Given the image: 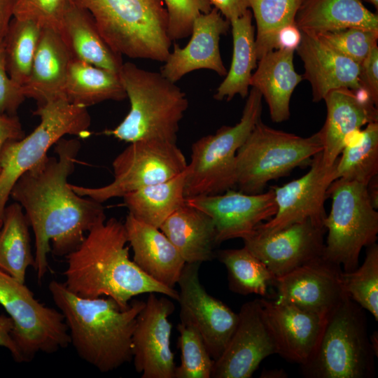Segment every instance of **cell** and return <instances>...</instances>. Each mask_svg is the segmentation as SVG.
I'll list each match as a JSON object with an SVG mask.
<instances>
[{
  "instance_id": "6da1fadb",
  "label": "cell",
  "mask_w": 378,
  "mask_h": 378,
  "mask_svg": "<svg viewBox=\"0 0 378 378\" xmlns=\"http://www.w3.org/2000/svg\"><path fill=\"white\" fill-rule=\"evenodd\" d=\"M80 148L78 139H60L55 144L58 158L47 155L25 172L10 192L34 234L33 267L38 281L48 270L50 252L66 256L81 243L85 232L106 220L102 203L78 195L67 182Z\"/></svg>"
},
{
  "instance_id": "7a4b0ae2",
  "label": "cell",
  "mask_w": 378,
  "mask_h": 378,
  "mask_svg": "<svg viewBox=\"0 0 378 378\" xmlns=\"http://www.w3.org/2000/svg\"><path fill=\"white\" fill-rule=\"evenodd\" d=\"M88 232L65 256L64 284L69 290L85 298H111L122 308L133 297L144 293L178 300V291L157 282L130 260L124 223L111 218Z\"/></svg>"
},
{
  "instance_id": "3957f363",
  "label": "cell",
  "mask_w": 378,
  "mask_h": 378,
  "mask_svg": "<svg viewBox=\"0 0 378 378\" xmlns=\"http://www.w3.org/2000/svg\"><path fill=\"white\" fill-rule=\"evenodd\" d=\"M48 289L81 359L102 372L117 370L132 360V335L144 301L134 300L122 308L111 298L80 297L55 280Z\"/></svg>"
},
{
  "instance_id": "277c9868",
  "label": "cell",
  "mask_w": 378,
  "mask_h": 378,
  "mask_svg": "<svg viewBox=\"0 0 378 378\" xmlns=\"http://www.w3.org/2000/svg\"><path fill=\"white\" fill-rule=\"evenodd\" d=\"M118 75L130 102L124 120L105 134L128 143L158 139L176 143L179 123L188 107L186 94L160 73L123 63Z\"/></svg>"
},
{
  "instance_id": "5b68a950",
  "label": "cell",
  "mask_w": 378,
  "mask_h": 378,
  "mask_svg": "<svg viewBox=\"0 0 378 378\" xmlns=\"http://www.w3.org/2000/svg\"><path fill=\"white\" fill-rule=\"evenodd\" d=\"M117 54L164 62L172 43L163 0H74Z\"/></svg>"
},
{
  "instance_id": "8992f818",
  "label": "cell",
  "mask_w": 378,
  "mask_h": 378,
  "mask_svg": "<svg viewBox=\"0 0 378 378\" xmlns=\"http://www.w3.org/2000/svg\"><path fill=\"white\" fill-rule=\"evenodd\" d=\"M375 358L365 309L347 296L329 314L316 348L300 371L307 378H372Z\"/></svg>"
},
{
  "instance_id": "52a82bcc",
  "label": "cell",
  "mask_w": 378,
  "mask_h": 378,
  "mask_svg": "<svg viewBox=\"0 0 378 378\" xmlns=\"http://www.w3.org/2000/svg\"><path fill=\"white\" fill-rule=\"evenodd\" d=\"M322 150L318 132L302 137L273 129L260 119L237 152L236 186L246 194L261 193L269 181L309 166Z\"/></svg>"
},
{
  "instance_id": "ba28073f",
  "label": "cell",
  "mask_w": 378,
  "mask_h": 378,
  "mask_svg": "<svg viewBox=\"0 0 378 378\" xmlns=\"http://www.w3.org/2000/svg\"><path fill=\"white\" fill-rule=\"evenodd\" d=\"M262 101L261 94L251 87L239 122L222 126L193 143L186 169V198L220 194L236 186V154L261 119Z\"/></svg>"
},
{
  "instance_id": "9c48e42d",
  "label": "cell",
  "mask_w": 378,
  "mask_h": 378,
  "mask_svg": "<svg viewBox=\"0 0 378 378\" xmlns=\"http://www.w3.org/2000/svg\"><path fill=\"white\" fill-rule=\"evenodd\" d=\"M34 114L40 123L27 136L6 142L0 153V220L18 178L40 162L49 148L66 134L85 138L90 134L87 107L65 98L38 106Z\"/></svg>"
},
{
  "instance_id": "30bf717a",
  "label": "cell",
  "mask_w": 378,
  "mask_h": 378,
  "mask_svg": "<svg viewBox=\"0 0 378 378\" xmlns=\"http://www.w3.org/2000/svg\"><path fill=\"white\" fill-rule=\"evenodd\" d=\"M332 198L323 225L328 232L323 257L350 272L359 265L360 253L377 240L378 212L365 185L344 178L328 189Z\"/></svg>"
},
{
  "instance_id": "8fae6325",
  "label": "cell",
  "mask_w": 378,
  "mask_h": 378,
  "mask_svg": "<svg viewBox=\"0 0 378 378\" xmlns=\"http://www.w3.org/2000/svg\"><path fill=\"white\" fill-rule=\"evenodd\" d=\"M187 164L176 143L137 141L130 143L113 161L114 178L111 183L99 188L69 186L78 195L102 203L169 180L183 172Z\"/></svg>"
},
{
  "instance_id": "7c38bea8",
  "label": "cell",
  "mask_w": 378,
  "mask_h": 378,
  "mask_svg": "<svg viewBox=\"0 0 378 378\" xmlns=\"http://www.w3.org/2000/svg\"><path fill=\"white\" fill-rule=\"evenodd\" d=\"M0 304L13 321L12 336L23 362L31 361L38 352L54 354L71 343L62 312L40 302L25 283L1 270Z\"/></svg>"
},
{
  "instance_id": "4fadbf2b",
  "label": "cell",
  "mask_w": 378,
  "mask_h": 378,
  "mask_svg": "<svg viewBox=\"0 0 378 378\" xmlns=\"http://www.w3.org/2000/svg\"><path fill=\"white\" fill-rule=\"evenodd\" d=\"M321 152L314 155L306 174L282 186L272 187L277 211L271 219L258 225L254 232L270 234L307 220L324 227L325 202L329 197L328 189L336 180L337 161L326 165Z\"/></svg>"
},
{
  "instance_id": "5bb4252c",
  "label": "cell",
  "mask_w": 378,
  "mask_h": 378,
  "mask_svg": "<svg viewBox=\"0 0 378 378\" xmlns=\"http://www.w3.org/2000/svg\"><path fill=\"white\" fill-rule=\"evenodd\" d=\"M200 263H186L177 284L181 322L195 328L202 335L211 358L221 355L239 321L220 300L209 295L199 277Z\"/></svg>"
},
{
  "instance_id": "9a60e30c",
  "label": "cell",
  "mask_w": 378,
  "mask_h": 378,
  "mask_svg": "<svg viewBox=\"0 0 378 378\" xmlns=\"http://www.w3.org/2000/svg\"><path fill=\"white\" fill-rule=\"evenodd\" d=\"M150 293L138 314L132 338V360L142 378H174L176 364L170 346L174 303Z\"/></svg>"
},
{
  "instance_id": "2e32d148",
  "label": "cell",
  "mask_w": 378,
  "mask_h": 378,
  "mask_svg": "<svg viewBox=\"0 0 378 378\" xmlns=\"http://www.w3.org/2000/svg\"><path fill=\"white\" fill-rule=\"evenodd\" d=\"M237 328L225 349L214 360L211 377L250 378L276 347L265 321L260 299L244 303Z\"/></svg>"
},
{
  "instance_id": "e0dca14e",
  "label": "cell",
  "mask_w": 378,
  "mask_h": 378,
  "mask_svg": "<svg viewBox=\"0 0 378 378\" xmlns=\"http://www.w3.org/2000/svg\"><path fill=\"white\" fill-rule=\"evenodd\" d=\"M342 267L323 256L276 277V301L328 316L346 297Z\"/></svg>"
},
{
  "instance_id": "ac0fdd59",
  "label": "cell",
  "mask_w": 378,
  "mask_h": 378,
  "mask_svg": "<svg viewBox=\"0 0 378 378\" xmlns=\"http://www.w3.org/2000/svg\"><path fill=\"white\" fill-rule=\"evenodd\" d=\"M186 202L213 219L218 244L234 238L246 237L260 223L271 219L277 211L272 188L258 194L230 189L220 194L186 198Z\"/></svg>"
},
{
  "instance_id": "d6986e66",
  "label": "cell",
  "mask_w": 378,
  "mask_h": 378,
  "mask_svg": "<svg viewBox=\"0 0 378 378\" xmlns=\"http://www.w3.org/2000/svg\"><path fill=\"white\" fill-rule=\"evenodd\" d=\"M324 227L307 220L270 234L255 232L242 239L244 246L276 276L323 256Z\"/></svg>"
},
{
  "instance_id": "ffe728a7",
  "label": "cell",
  "mask_w": 378,
  "mask_h": 378,
  "mask_svg": "<svg viewBox=\"0 0 378 378\" xmlns=\"http://www.w3.org/2000/svg\"><path fill=\"white\" fill-rule=\"evenodd\" d=\"M230 23L215 8L199 15L194 20L188 44L181 48L174 43L160 74L173 83L186 74L199 69H209L220 76L227 71L223 62L219 41L229 30Z\"/></svg>"
},
{
  "instance_id": "44dd1931",
  "label": "cell",
  "mask_w": 378,
  "mask_h": 378,
  "mask_svg": "<svg viewBox=\"0 0 378 378\" xmlns=\"http://www.w3.org/2000/svg\"><path fill=\"white\" fill-rule=\"evenodd\" d=\"M260 301L276 354L287 361L304 364L316 348L329 314L307 312L276 300Z\"/></svg>"
},
{
  "instance_id": "7402d4cb",
  "label": "cell",
  "mask_w": 378,
  "mask_h": 378,
  "mask_svg": "<svg viewBox=\"0 0 378 378\" xmlns=\"http://www.w3.org/2000/svg\"><path fill=\"white\" fill-rule=\"evenodd\" d=\"M323 100L327 116L318 132L323 144V161L331 166L356 131L370 122L378 121L377 105L363 88L335 89Z\"/></svg>"
},
{
  "instance_id": "603a6c76",
  "label": "cell",
  "mask_w": 378,
  "mask_h": 378,
  "mask_svg": "<svg viewBox=\"0 0 378 378\" xmlns=\"http://www.w3.org/2000/svg\"><path fill=\"white\" fill-rule=\"evenodd\" d=\"M302 32L295 50L303 62L304 79L311 84L312 100L318 102L335 89L362 88L360 64L341 54L316 36Z\"/></svg>"
},
{
  "instance_id": "cb8c5ba5",
  "label": "cell",
  "mask_w": 378,
  "mask_h": 378,
  "mask_svg": "<svg viewBox=\"0 0 378 378\" xmlns=\"http://www.w3.org/2000/svg\"><path fill=\"white\" fill-rule=\"evenodd\" d=\"M124 225L134 262L157 282L174 288L186 265L176 248L159 228L130 214Z\"/></svg>"
},
{
  "instance_id": "d4e9b609",
  "label": "cell",
  "mask_w": 378,
  "mask_h": 378,
  "mask_svg": "<svg viewBox=\"0 0 378 378\" xmlns=\"http://www.w3.org/2000/svg\"><path fill=\"white\" fill-rule=\"evenodd\" d=\"M71 59L61 34L42 29L29 78L22 86L26 98L34 99L38 106L65 98L64 86Z\"/></svg>"
},
{
  "instance_id": "484cf974",
  "label": "cell",
  "mask_w": 378,
  "mask_h": 378,
  "mask_svg": "<svg viewBox=\"0 0 378 378\" xmlns=\"http://www.w3.org/2000/svg\"><path fill=\"white\" fill-rule=\"evenodd\" d=\"M293 50L275 49L258 60L250 86L255 88L265 100L274 122L288 120L290 102L298 85L304 80L294 68Z\"/></svg>"
},
{
  "instance_id": "4316f807",
  "label": "cell",
  "mask_w": 378,
  "mask_h": 378,
  "mask_svg": "<svg viewBox=\"0 0 378 378\" xmlns=\"http://www.w3.org/2000/svg\"><path fill=\"white\" fill-rule=\"evenodd\" d=\"M176 248L186 263H202L216 258V230L213 219L202 211L184 204L159 228Z\"/></svg>"
},
{
  "instance_id": "83f0119b",
  "label": "cell",
  "mask_w": 378,
  "mask_h": 378,
  "mask_svg": "<svg viewBox=\"0 0 378 378\" xmlns=\"http://www.w3.org/2000/svg\"><path fill=\"white\" fill-rule=\"evenodd\" d=\"M295 23L309 34L349 27L378 31V15L361 0H305L298 10Z\"/></svg>"
},
{
  "instance_id": "f1b7e54d",
  "label": "cell",
  "mask_w": 378,
  "mask_h": 378,
  "mask_svg": "<svg viewBox=\"0 0 378 378\" xmlns=\"http://www.w3.org/2000/svg\"><path fill=\"white\" fill-rule=\"evenodd\" d=\"M61 36L72 58L118 73L122 56L115 52L102 36L90 13L75 4L64 19Z\"/></svg>"
},
{
  "instance_id": "f546056e",
  "label": "cell",
  "mask_w": 378,
  "mask_h": 378,
  "mask_svg": "<svg viewBox=\"0 0 378 378\" xmlns=\"http://www.w3.org/2000/svg\"><path fill=\"white\" fill-rule=\"evenodd\" d=\"M252 18V13L248 9L241 16L230 22L233 42L232 62L214 95L216 100L230 101L237 94L242 98L248 94L252 72L258 64Z\"/></svg>"
},
{
  "instance_id": "4dcf8cb0",
  "label": "cell",
  "mask_w": 378,
  "mask_h": 378,
  "mask_svg": "<svg viewBox=\"0 0 378 378\" xmlns=\"http://www.w3.org/2000/svg\"><path fill=\"white\" fill-rule=\"evenodd\" d=\"M65 98L71 103L88 107L106 100L127 97L118 73L72 58L64 86Z\"/></svg>"
},
{
  "instance_id": "1f68e13d",
  "label": "cell",
  "mask_w": 378,
  "mask_h": 378,
  "mask_svg": "<svg viewBox=\"0 0 378 378\" xmlns=\"http://www.w3.org/2000/svg\"><path fill=\"white\" fill-rule=\"evenodd\" d=\"M185 179L186 169L169 180L124 195L129 214L141 222L160 228L172 214L186 204Z\"/></svg>"
},
{
  "instance_id": "d6a6232c",
  "label": "cell",
  "mask_w": 378,
  "mask_h": 378,
  "mask_svg": "<svg viewBox=\"0 0 378 378\" xmlns=\"http://www.w3.org/2000/svg\"><path fill=\"white\" fill-rule=\"evenodd\" d=\"M29 224L18 202L6 205L0 228V270L25 283L29 267L34 265Z\"/></svg>"
},
{
  "instance_id": "836d02e7",
  "label": "cell",
  "mask_w": 378,
  "mask_h": 378,
  "mask_svg": "<svg viewBox=\"0 0 378 378\" xmlns=\"http://www.w3.org/2000/svg\"><path fill=\"white\" fill-rule=\"evenodd\" d=\"M337 160L336 179L354 181L367 186L378 174V121L356 131Z\"/></svg>"
},
{
  "instance_id": "e575fe53",
  "label": "cell",
  "mask_w": 378,
  "mask_h": 378,
  "mask_svg": "<svg viewBox=\"0 0 378 378\" xmlns=\"http://www.w3.org/2000/svg\"><path fill=\"white\" fill-rule=\"evenodd\" d=\"M216 258L225 266L228 288L233 293L265 297L274 284L276 276L244 246L217 251Z\"/></svg>"
},
{
  "instance_id": "d590c367",
  "label": "cell",
  "mask_w": 378,
  "mask_h": 378,
  "mask_svg": "<svg viewBox=\"0 0 378 378\" xmlns=\"http://www.w3.org/2000/svg\"><path fill=\"white\" fill-rule=\"evenodd\" d=\"M41 31L32 21L13 18L3 40L8 73L21 86L29 78Z\"/></svg>"
},
{
  "instance_id": "8d00e7d4",
  "label": "cell",
  "mask_w": 378,
  "mask_h": 378,
  "mask_svg": "<svg viewBox=\"0 0 378 378\" xmlns=\"http://www.w3.org/2000/svg\"><path fill=\"white\" fill-rule=\"evenodd\" d=\"M305 0H251L256 23L255 36L258 60L276 49V36L284 27L295 24L296 14Z\"/></svg>"
},
{
  "instance_id": "74e56055",
  "label": "cell",
  "mask_w": 378,
  "mask_h": 378,
  "mask_svg": "<svg viewBox=\"0 0 378 378\" xmlns=\"http://www.w3.org/2000/svg\"><path fill=\"white\" fill-rule=\"evenodd\" d=\"M342 280L348 296L378 321V244L366 247L361 265L352 272L343 271Z\"/></svg>"
},
{
  "instance_id": "f35d334b",
  "label": "cell",
  "mask_w": 378,
  "mask_h": 378,
  "mask_svg": "<svg viewBox=\"0 0 378 378\" xmlns=\"http://www.w3.org/2000/svg\"><path fill=\"white\" fill-rule=\"evenodd\" d=\"M177 346L181 351V363L176 367L174 378H210L214 360L204 340L193 326L180 322Z\"/></svg>"
},
{
  "instance_id": "ab89813d",
  "label": "cell",
  "mask_w": 378,
  "mask_h": 378,
  "mask_svg": "<svg viewBox=\"0 0 378 378\" xmlns=\"http://www.w3.org/2000/svg\"><path fill=\"white\" fill-rule=\"evenodd\" d=\"M75 4L74 0H14L13 18L61 34L66 15Z\"/></svg>"
},
{
  "instance_id": "60d3db41",
  "label": "cell",
  "mask_w": 378,
  "mask_h": 378,
  "mask_svg": "<svg viewBox=\"0 0 378 378\" xmlns=\"http://www.w3.org/2000/svg\"><path fill=\"white\" fill-rule=\"evenodd\" d=\"M324 43L360 64L377 44L378 31L349 27L318 34Z\"/></svg>"
},
{
  "instance_id": "b9f144b4",
  "label": "cell",
  "mask_w": 378,
  "mask_h": 378,
  "mask_svg": "<svg viewBox=\"0 0 378 378\" xmlns=\"http://www.w3.org/2000/svg\"><path fill=\"white\" fill-rule=\"evenodd\" d=\"M168 16V34L172 41L189 36L195 19L211 10L209 0H163Z\"/></svg>"
},
{
  "instance_id": "7bdbcfd3",
  "label": "cell",
  "mask_w": 378,
  "mask_h": 378,
  "mask_svg": "<svg viewBox=\"0 0 378 378\" xmlns=\"http://www.w3.org/2000/svg\"><path fill=\"white\" fill-rule=\"evenodd\" d=\"M25 99L22 86L13 81L8 73L2 41L0 43V113L16 115Z\"/></svg>"
},
{
  "instance_id": "ee69618b",
  "label": "cell",
  "mask_w": 378,
  "mask_h": 378,
  "mask_svg": "<svg viewBox=\"0 0 378 378\" xmlns=\"http://www.w3.org/2000/svg\"><path fill=\"white\" fill-rule=\"evenodd\" d=\"M359 81L362 88L378 104V46L375 45L360 64Z\"/></svg>"
},
{
  "instance_id": "f6af8a7d",
  "label": "cell",
  "mask_w": 378,
  "mask_h": 378,
  "mask_svg": "<svg viewBox=\"0 0 378 378\" xmlns=\"http://www.w3.org/2000/svg\"><path fill=\"white\" fill-rule=\"evenodd\" d=\"M24 133L18 117L0 113V153L4 144L12 140H19Z\"/></svg>"
},
{
  "instance_id": "bcb514c9",
  "label": "cell",
  "mask_w": 378,
  "mask_h": 378,
  "mask_svg": "<svg viewBox=\"0 0 378 378\" xmlns=\"http://www.w3.org/2000/svg\"><path fill=\"white\" fill-rule=\"evenodd\" d=\"M229 22L244 14L250 8L251 0H209Z\"/></svg>"
},
{
  "instance_id": "7dc6e473",
  "label": "cell",
  "mask_w": 378,
  "mask_h": 378,
  "mask_svg": "<svg viewBox=\"0 0 378 378\" xmlns=\"http://www.w3.org/2000/svg\"><path fill=\"white\" fill-rule=\"evenodd\" d=\"M14 328L11 318L0 315V346L5 347L11 354L14 360L23 363L22 355L12 336Z\"/></svg>"
},
{
  "instance_id": "c3c4849f",
  "label": "cell",
  "mask_w": 378,
  "mask_h": 378,
  "mask_svg": "<svg viewBox=\"0 0 378 378\" xmlns=\"http://www.w3.org/2000/svg\"><path fill=\"white\" fill-rule=\"evenodd\" d=\"M302 39V32L295 24L282 27L277 33L276 49L295 51Z\"/></svg>"
},
{
  "instance_id": "681fc988",
  "label": "cell",
  "mask_w": 378,
  "mask_h": 378,
  "mask_svg": "<svg viewBox=\"0 0 378 378\" xmlns=\"http://www.w3.org/2000/svg\"><path fill=\"white\" fill-rule=\"evenodd\" d=\"M14 0H0V43L13 18Z\"/></svg>"
},
{
  "instance_id": "f907efd6",
  "label": "cell",
  "mask_w": 378,
  "mask_h": 378,
  "mask_svg": "<svg viewBox=\"0 0 378 378\" xmlns=\"http://www.w3.org/2000/svg\"><path fill=\"white\" fill-rule=\"evenodd\" d=\"M368 194L375 209L378 207V178H372L366 186Z\"/></svg>"
},
{
  "instance_id": "816d5d0a",
  "label": "cell",
  "mask_w": 378,
  "mask_h": 378,
  "mask_svg": "<svg viewBox=\"0 0 378 378\" xmlns=\"http://www.w3.org/2000/svg\"><path fill=\"white\" fill-rule=\"evenodd\" d=\"M287 372L283 369L265 370L262 372V378H286Z\"/></svg>"
},
{
  "instance_id": "f5cc1de1",
  "label": "cell",
  "mask_w": 378,
  "mask_h": 378,
  "mask_svg": "<svg viewBox=\"0 0 378 378\" xmlns=\"http://www.w3.org/2000/svg\"><path fill=\"white\" fill-rule=\"evenodd\" d=\"M370 341L372 348V350L374 353L375 356H378V332L377 331H374L372 335H370Z\"/></svg>"
},
{
  "instance_id": "db71d44e",
  "label": "cell",
  "mask_w": 378,
  "mask_h": 378,
  "mask_svg": "<svg viewBox=\"0 0 378 378\" xmlns=\"http://www.w3.org/2000/svg\"><path fill=\"white\" fill-rule=\"evenodd\" d=\"M365 1L372 4L376 9L378 8V0H365Z\"/></svg>"
},
{
  "instance_id": "11a10c76",
  "label": "cell",
  "mask_w": 378,
  "mask_h": 378,
  "mask_svg": "<svg viewBox=\"0 0 378 378\" xmlns=\"http://www.w3.org/2000/svg\"><path fill=\"white\" fill-rule=\"evenodd\" d=\"M1 225H2V219L0 220V228H1Z\"/></svg>"
}]
</instances>
